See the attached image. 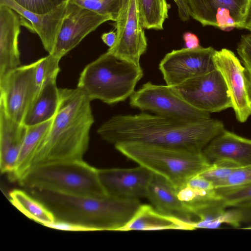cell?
<instances>
[{"label":"cell","instance_id":"11","mask_svg":"<svg viewBox=\"0 0 251 251\" xmlns=\"http://www.w3.org/2000/svg\"><path fill=\"white\" fill-rule=\"evenodd\" d=\"M116 40L107 52L117 58L141 66L148 44L138 11L137 0H127L115 22Z\"/></svg>","mask_w":251,"mask_h":251},{"label":"cell","instance_id":"28","mask_svg":"<svg viewBox=\"0 0 251 251\" xmlns=\"http://www.w3.org/2000/svg\"><path fill=\"white\" fill-rule=\"evenodd\" d=\"M60 59L52 54H49L35 62V79L39 88L48 80L57 77L60 71Z\"/></svg>","mask_w":251,"mask_h":251},{"label":"cell","instance_id":"17","mask_svg":"<svg viewBox=\"0 0 251 251\" xmlns=\"http://www.w3.org/2000/svg\"><path fill=\"white\" fill-rule=\"evenodd\" d=\"M21 16L5 5H0V79L19 67L18 37Z\"/></svg>","mask_w":251,"mask_h":251},{"label":"cell","instance_id":"16","mask_svg":"<svg viewBox=\"0 0 251 251\" xmlns=\"http://www.w3.org/2000/svg\"><path fill=\"white\" fill-rule=\"evenodd\" d=\"M202 152L210 164L225 163L236 167L251 165V140L224 130Z\"/></svg>","mask_w":251,"mask_h":251},{"label":"cell","instance_id":"6","mask_svg":"<svg viewBox=\"0 0 251 251\" xmlns=\"http://www.w3.org/2000/svg\"><path fill=\"white\" fill-rule=\"evenodd\" d=\"M143 76L141 66L120 60L106 51L85 66L77 87L91 100L113 104L130 97Z\"/></svg>","mask_w":251,"mask_h":251},{"label":"cell","instance_id":"14","mask_svg":"<svg viewBox=\"0 0 251 251\" xmlns=\"http://www.w3.org/2000/svg\"><path fill=\"white\" fill-rule=\"evenodd\" d=\"M112 21L103 15L68 1L66 12L52 53L61 58L90 33L105 22Z\"/></svg>","mask_w":251,"mask_h":251},{"label":"cell","instance_id":"19","mask_svg":"<svg viewBox=\"0 0 251 251\" xmlns=\"http://www.w3.org/2000/svg\"><path fill=\"white\" fill-rule=\"evenodd\" d=\"M27 129L11 118L0 103V169L9 178L14 171Z\"/></svg>","mask_w":251,"mask_h":251},{"label":"cell","instance_id":"30","mask_svg":"<svg viewBox=\"0 0 251 251\" xmlns=\"http://www.w3.org/2000/svg\"><path fill=\"white\" fill-rule=\"evenodd\" d=\"M251 183V165L236 167L216 188L242 186Z\"/></svg>","mask_w":251,"mask_h":251},{"label":"cell","instance_id":"36","mask_svg":"<svg viewBox=\"0 0 251 251\" xmlns=\"http://www.w3.org/2000/svg\"><path fill=\"white\" fill-rule=\"evenodd\" d=\"M116 32L113 30L102 34L101 38L102 41L109 48L113 46L116 40Z\"/></svg>","mask_w":251,"mask_h":251},{"label":"cell","instance_id":"3","mask_svg":"<svg viewBox=\"0 0 251 251\" xmlns=\"http://www.w3.org/2000/svg\"><path fill=\"white\" fill-rule=\"evenodd\" d=\"M29 190L32 196L51 211L55 220L83 226L93 231H121L141 204L138 199L109 195L91 197L67 195L39 189Z\"/></svg>","mask_w":251,"mask_h":251},{"label":"cell","instance_id":"20","mask_svg":"<svg viewBox=\"0 0 251 251\" xmlns=\"http://www.w3.org/2000/svg\"><path fill=\"white\" fill-rule=\"evenodd\" d=\"M159 212L189 222L193 215L187 206L178 198L176 188L166 179L153 174L147 197Z\"/></svg>","mask_w":251,"mask_h":251},{"label":"cell","instance_id":"10","mask_svg":"<svg viewBox=\"0 0 251 251\" xmlns=\"http://www.w3.org/2000/svg\"><path fill=\"white\" fill-rule=\"evenodd\" d=\"M189 15L202 26L225 31L244 28L251 0H186Z\"/></svg>","mask_w":251,"mask_h":251},{"label":"cell","instance_id":"18","mask_svg":"<svg viewBox=\"0 0 251 251\" xmlns=\"http://www.w3.org/2000/svg\"><path fill=\"white\" fill-rule=\"evenodd\" d=\"M68 1L53 11L43 14L29 11L19 5L13 0H0V5L9 7L22 18L29 22L32 29L40 37L44 49L49 54H51L55 47Z\"/></svg>","mask_w":251,"mask_h":251},{"label":"cell","instance_id":"7","mask_svg":"<svg viewBox=\"0 0 251 251\" xmlns=\"http://www.w3.org/2000/svg\"><path fill=\"white\" fill-rule=\"evenodd\" d=\"M131 106L150 111L155 114L188 121L210 118L209 113L201 111L186 101L174 86L156 85L151 82L143 84L129 97Z\"/></svg>","mask_w":251,"mask_h":251},{"label":"cell","instance_id":"2","mask_svg":"<svg viewBox=\"0 0 251 251\" xmlns=\"http://www.w3.org/2000/svg\"><path fill=\"white\" fill-rule=\"evenodd\" d=\"M59 90L57 111L32 157L30 169L47 163L82 159L88 149L94 122L91 100L78 87Z\"/></svg>","mask_w":251,"mask_h":251},{"label":"cell","instance_id":"5","mask_svg":"<svg viewBox=\"0 0 251 251\" xmlns=\"http://www.w3.org/2000/svg\"><path fill=\"white\" fill-rule=\"evenodd\" d=\"M18 182L28 190L39 189L67 195L91 197L108 195L100 181L98 169L82 159L36 166Z\"/></svg>","mask_w":251,"mask_h":251},{"label":"cell","instance_id":"22","mask_svg":"<svg viewBox=\"0 0 251 251\" xmlns=\"http://www.w3.org/2000/svg\"><path fill=\"white\" fill-rule=\"evenodd\" d=\"M56 78L45 82L29 106L23 124L27 127L38 125L52 119L59 103V90L56 86Z\"/></svg>","mask_w":251,"mask_h":251},{"label":"cell","instance_id":"13","mask_svg":"<svg viewBox=\"0 0 251 251\" xmlns=\"http://www.w3.org/2000/svg\"><path fill=\"white\" fill-rule=\"evenodd\" d=\"M213 58L227 88L236 119L244 123L251 115V82L248 73L230 50H216Z\"/></svg>","mask_w":251,"mask_h":251},{"label":"cell","instance_id":"25","mask_svg":"<svg viewBox=\"0 0 251 251\" xmlns=\"http://www.w3.org/2000/svg\"><path fill=\"white\" fill-rule=\"evenodd\" d=\"M170 7L167 0H137L139 17L144 29L163 30Z\"/></svg>","mask_w":251,"mask_h":251},{"label":"cell","instance_id":"8","mask_svg":"<svg viewBox=\"0 0 251 251\" xmlns=\"http://www.w3.org/2000/svg\"><path fill=\"white\" fill-rule=\"evenodd\" d=\"M174 87L186 101L201 111L210 113L232 107L224 78L216 69Z\"/></svg>","mask_w":251,"mask_h":251},{"label":"cell","instance_id":"26","mask_svg":"<svg viewBox=\"0 0 251 251\" xmlns=\"http://www.w3.org/2000/svg\"><path fill=\"white\" fill-rule=\"evenodd\" d=\"M226 207H251V183L238 186L216 188Z\"/></svg>","mask_w":251,"mask_h":251},{"label":"cell","instance_id":"21","mask_svg":"<svg viewBox=\"0 0 251 251\" xmlns=\"http://www.w3.org/2000/svg\"><path fill=\"white\" fill-rule=\"evenodd\" d=\"M195 222H189L162 213L147 204H141L121 231L132 230L195 229Z\"/></svg>","mask_w":251,"mask_h":251},{"label":"cell","instance_id":"29","mask_svg":"<svg viewBox=\"0 0 251 251\" xmlns=\"http://www.w3.org/2000/svg\"><path fill=\"white\" fill-rule=\"evenodd\" d=\"M23 8L35 13H49L69 0H13Z\"/></svg>","mask_w":251,"mask_h":251},{"label":"cell","instance_id":"31","mask_svg":"<svg viewBox=\"0 0 251 251\" xmlns=\"http://www.w3.org/2000/svg\"><path fill=\"white\" fill-rule=\"evenodd\" d=\"M236 167L232 165L219 163L211 165L200 175L211 181L216 185L225 179Z\"/></svg>","mask_w":251,"mask_h":251},{"label":"cell","instance_id":"33","mask_svg":"<svg viewBox=\"0 0 251 251\" xmlns=\"http://www.w3.org/2000/svg\"><path fill=\"white\" fill-rule=\"evenodd\" d=\"M46 226L51 228L69 231H93L87 227L73 223L55 220L53 222L47 225Z\"/></svg>","mask_w":251,"mask_h":251},{"label":"cell","instance_id":"4","mask_svg":"<svg viewBox=\"0 0 251 251\" xmlns=\"http://www.w3.org/2000/svg\"><path fill=\"white\" fill-rule=\"evenodd\" d=\"M114 147L127 158L164 177L176 189L211 165L202 151L139 143Z\"/></svg>","mask_w":251,"mask_h":251},{"label":"cell","instance_id":"15","mask_svg":"<svg viewBox=\"0 0 251 251\" xmlns=\"http://www.w3.org/2000/svg\"><path fill=\"white\" fill-rule=\"evenodd\" d=\"M101 184L107 195L123 199L147 197L153 173L139 166L131 168L98 169Z\"/></svg>","mask_w":251,"mask_h":251},{"label":"cell","instance_id":"37","mask_svg":"<svg viewBox=\"0 0 251 251\" xmlns=\"http://www.w3.org/2000/svg\"><path fill=\"white\" fill-rule=\"evenodd\" d=\"M244 28L247 29L251 31V7L249 12V15L245 25Z\"/></svg>","mask_w":251,"mask_h":251},{"label":"cell","instance_id":"24","mask_svg":"<svg viewBox=\"0 0 251 251\" xmlns=\"http://www.w3.org/2000/svg\"><path fill=\"white\" fill-rule=\"evenodd\" d=\"M9 199L17 209L37 223L46 226L55 220L53 213L44 204L24 190L11 191Z\"/></svg>","mask_w":251,"mask_h":251},{"label":"cell","instance_id":"32","mask_svg":"<svg viewBox=\"0 0 251 251\" xmlns=\"http://www.w3.org/2000/svg\"><path fill=\"white\" fill-rule=\"evenodd\" d=\"M237 50L251 80V33L242 36Z\"/></svg>","mask_w":251,"mask_h":251},{"label":"cell","instance_id":"35","mask_svg":"<svg viewBox=\"0 0 251 251\" xmlns=\"http://www.w3.org/2000/svg\"><path fill=\"white\" fill-rule=\"evenodd\" d=\"M177 7L178 17L182 21H187L190 19V15L186 0H173Z\"/></svg>","mask_w":251,"mask_h":251},{"label":"cell","instance_id":"27","mask_svg":"<svg viewBox=\"0 0 251 251\" xmlns=\"http://www.w3.org/2000/svg\"><path fill=\"white\" fill-rule=\"evenodd\" d=\"M127 0H69L81 7L103 15L115 22Z\"/></svg>","mask_w":251,"mask_h":251},{"label":"cell","instance_id":"38","mask_svg":"<svg viewBox=\"0 0 251 251\" xmlns=\"http://www.w3.org/2000/svg\"></svg>","mask_w":251,"mask_h":251},{"label":"cell","instance_id":"23","mask_svg":"<svg viewBox=\"0 0 251 251\" xmlns=\"http://www.w3.org/2000/svg\"><path fill=\"white\" fill-rule=\"evenodd\" d=\"M52 120L27 127L14 171L9 178L11 180L18 181L30 170L32 157L50 130Z\"/></svg>","mask_w":251,"mask_h":251},{"label":"cell","instance_id":"1","mask_svg":"<svg viewBox=\"0 0 251 251\" xmlns=\"http://www.w3.org/2000/svg\"><path fill=\"white\" fill-rule=\"evenodd\" d=\"M224 130L221 121L211 118L188 121L141 112L113 116L100 126L97 133L114 146L139 143L202 151Z\"/></svg>","mask_w":251,"mask_h":251},{"label":"cell","instance_id":"12","mask_svg":"<svg viewBox=\"0 0 251 251\" xmlns=\"http://www.w3.org/2000/svg\"><path fill=\"white\" fill-rule=\"evenodd\" d=\"M211 47L195 49L182 48L167 53L160 61L159 69L167 85L176 86L194 77L215 69Z\"/></svg>","mask_w":251,"mask_h":251},{"label":"cell","instance_id":"9","mask_svg":"<svg viewBox=\"0 0 251 251\" xmlns=\"http://www.w3.org/2000/svg\"><path fill=\"white\" fill-rule=\"evenodd\" d=\"M35 62L19 66L0 79L1 103L7 114L23 124L39 88L35 79Z\"/></svg>","mask_w":251,"mask_h":251},{"label":"cell","instance_id":"34","mask_svg":"<svg viewBox=\"0 0 251 251\" xmlns=\"http://www.w3.org/2000/svg\"><path fill=\"white\" fill-rule=\"evenodd\" d=\"M182 37L186 48L195 49L201 47L199 39L196 34L190 32H186Z\"/></svg>","mask_w":251,"mask_h":251}]
</instances>
